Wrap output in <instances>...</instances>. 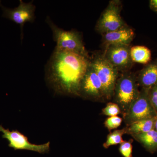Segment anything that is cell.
Returning <instances> with one entry per match:
<instances>
[{
	"label": "cell",
	"instance_id": "cell-5",
	"mask_svg": "<svg viewBox=\"0 0 157 157\" xmlns=\"http://www.w3.org/2000/svg\"><path fill=\"white\" fill-rule=\"evenodd\" d=\"M150 89L141 88L138 98L132 103L126 114L123 116V120L127 126L137 121L156 117L157 112L149 97Z\"/></svg>",
	"mask_w": 157,
	"mask_h": 157
},
{
	"label": "cell",
	"instance_id": "cell-4",
	"mask_svg": "<svg viewBox=\"0 0 157 157\" xmlns=\"http://www.w3.org/2000/svg\"><path fill=\"white\" fill-rule=\"evenodd\" d=\"M90 63L103 86L105 100H111L119 72L106 59L103 53L93 55Z\"/></svg>",
	"mask_w": 157,
	"mask_h": 157
},
{
	"label": "cell",
	"instance_id": "cell-1",
	"mask_svg": "<svg viewBox=\"0 0 157 157\" xmlns=\"http://www.w3.org/2000/svg\"><path fill=\"white\" fill-rule=\"evenodd\" d=\"M90 64V57L55 50L46 67V76L58 92L79 96L82 80Z\"/></svg>",
	"mask_w": 157,
	"mask_h": 157
},
{
	"label": "cell",
	"instance_id": "cell-14",
	"mask_svg": "<svg viewBox=\"0 0 157 157\" xmlns=\"http://www.w3.org/2000/svg\"><path fill=\"white\" fill-rule=\"evenodd\" d=\"M156 117L153 118L142 120L131 124L125 127L126 134L137 135L149 132L155 129Z\"/></svg>",
	"mask_w": 157,
	"mask_h": 157
},
{
	"label": "cell",
	"instance_id": "cell-18",
	"mask_svg": "<svg viewBox=\"0 0 157 157\" xmlns=\"http://www.w3.org/2000/svg\"><path fill=\"white\" fill-rule=\"evenodd\" d=\"M133 140H124L120 145L119 151L124 157H133Z\"/></svg>",
	"mask_w": 157,
	"mask_h": 157
},
{
	"label": "cell",
	"instance_id": "cell-6",
	"mask_svg": "<svg viewBox=\"0 0 157 157\" xmlns=\"http://www.w3.org/2000/svg\"><path fill=\"white\" fill-rule=\"evenodd\" d=\"M122 5L120 1L109 2L96 25V30L103 34L117 30L127 26L121 15Z\"/></svg>",
	"mask_w": 157,
	"mask_h": 157
},
{
	"label": "cell",
	"instance_id": "cell-3",
	"mask_svg": "<svg viewBox=\"0 0 157 157\" xmlns=\"http://www.w3.org/2000/svg\"><path fill=\"white\" fill-rule=\"evenodd\" d=\"M46 22L51 29L54 40L56 43L55 50L70 52L90 57L79 33L74 30L65 31L60 28L48 16L46 17Z\"/></svg>",
	"mask_w": 157,
	"mask_h": 157
},
{
	"label": "cell",
	"instance_id": "cell-19",
	"mask_svg": "<svg viewBox=\"0 0 157 157\" xmlns=\"http://www.w3.org/2000/svg\"><path fill=\"white\" fill-rule=\"evenodd\" d=\"M123 119L120 117H110L107 118L104 123V126L110 132L111 130L117 128L120 126L123 121Z\"/></svg>",
	"mask_w": 157,
	"mask_h": 157
},
{
	"label": "cell",
	"instance_id": "cell-22",
	"mask_svg": "<svg viewBox=\"0 0 157 157\" xmlns=\"http://www.w3.org/2000/svg\"><path fill=\"white\" fill-rule=\"evenodd\" d=\"M154 129L157 132V116L156 117L155 121Z\"/></svg>",
	"mask_w": 157,
	"mask_h": 157
},
{
	"label": "cell",
	"instance_id": "cell-17",
	"mask_svg": "<svg viewBox=\"0 0 157 157\" xmlns=\"http://www.w3.org/2000/svg\"><path fill=\"white\" fill-rule=\"evenodd\" d=\"M102 113L104 115L110 117L116 116L121 113L118 105L113 102L107 103L106 107L102 109Z\"/></svg>",
	"mask_w": 157,
	"mask_h": 157
},
{
	"label": "cell",
	"instance_id": "cell-9",
	"mask_svg": "<svg viewBox=\"0 0 157 157\" xmlns=\"http://www.w3.org/2000/svg\"><path fill=\"white\" fill-rule=\"evenodd\" d=\"M0 132L3 133L2 137L9 141V146L15 150H26L43 154L48 152L50 148V142L42 144L31 143L28 138L17 130L9 131L0 124Z\"/></svg>",
	"mask_w": 157,
	"mask_h": 157
},
{
	"label": "cell",
	"instance_id": "cell-13",
	"mask_svg": "<svg viewBox=\"0 0 157 157\" xmlns=\"http://www.w3.org/2000/svg\"><path fill=\"white\" fill-rule=\"evenodd\" d=\"M131 136L147 151L151 153L157 151V132L155 129L146 133Z\"/></svg>",
	"mask_w": 157,
	"mask_h": 157
},
{
	"label": "cell",
	"instance_id": "cell-20",
	"mask_svg": "<svg viewBox=\"0 0 157 157\" xmlns=\"http://www.w3.org/2000/svg\"><path fill=\"white\" fill-rule=\"evenodd\" d=\"M149 97L152 105L157 113V84L150 89Z\"/></svg>",
	"mask_w": 157,
	"mask_h": 157
},
{
	"label": "cell",
	"instance_id": "cell-8",
	"mask_svg": "<svg viewBox=\"0 0 157 157\" xmlns=\"http://www.w3.org/2000/svg\"><path fill=\"white\" fill-rule=\"evenodd\" d=\"M130 45H110L105 48L103 54L106 59L119 72H128L134 62L131 56Z\"/></svg>",
	"mask_w": 157,
	"mask_h": 157
},
{
	"label": "cell",
	"instance_id": "cell-2",
	"mask_svg": "<svg viewBox=\"0 0 157 157\" xmlns=\"http://www.w3.org/2000/svg\"><path fill=\"white\" fill-rule=\"evenodd\" d=\"M137 75L128 72L122 73L119 76L113 91V103L120 108L123 116L128 111L132 103L140 94Z\"/></svg>",
	"mask_w": 157,
	"mask_h": 157
},
{
	"label": "cell",
	"instance_id": "cell-16",
	"mask_svg": "<svg viewBox=\"0 0 157 157\" xmlns=\"http://www.w3.org/2000/svg\"><path fill=\"white\" fill-rule=\"evenodd\" d=\"M125 127L120 130H116L107 135L106 141L103 144L104 148L107 149L113 145L120 144L124 141L123 136L126 134Z\"/></svg>",
	"mask_w": 157,
	"mask_h": 157
},
{
	"label": "cell",
	"instance_id": "cell-15",
	"mask_svg": "<svg viewBox=\"0 0 157 157\" xmlns=\"http://www.w3.org/2000/svg\"><path fill=\"white\" fill-rule=\"evenodd\" d=\"M131 56L134 63L147 65L151 61V51L147 47L142 45L131 47Z\"/></svg>",
	"mask_w": 157,
	"mask_h": 157
},
{
	"label": "cell",
	"instance_id": "cell-10",
	"mask_svg": "<svg viewBox=\"0 0 157 157\" xmlns=\"http://www.w3.org/2000/svg\"><path fill=\"white\" fill-rule=\"evenodd\" d=\"M19 5L17 8L9 9L0 5L3 11L2 16L19 25L21 28V38L23 36V28L27 22H33L35 19V12L36 6L33 4V1L25 3L20 0Z\"/></svg>",
	"mask_w": 157,
	"mask_h": 157
},
{
	"label": "cell",
	"instance_id": "cell-21",
	"mask_svg": "<svg viewBox=\"0 0 157 157\" xmlns=\"http://www.w3.org/2000/svg\"><path fill=\"white\" fill-rule=\"evenodd\" d=\"M151 9L157 13V0H151L149 2Z\"/></svg>",
	"mask_w": 157,
	"mask_h": 157
},
{
	"label": "cell",
	"instance_id": "cell-11",
	"mask_svg": "<svg viewBox=\"0 0 157 157\" xmlns=\"http://www.w3.org/2000/svg\"><path fill=\"white\" fill-rule=\"evenodd\" d=\"M102 36L105 48L110 45H130L135 37V32L127 25L117 30L103 34Z\"/></svg>",
	"mask_w": 157,
	"mask_h": 157
},
{
	"label": "cell",
	"instance_id": "cell-12",
	"mask_svg": "<svg viewBox=\"0 0 157 157\" xmlns=\"http://www.w3.org/2000/svg\"><path fill=\"white\" fill-rule=\"evenodd\" d=\"M137 80L141 88L151 89L157 84V58L138 72Z\"/></svg>",
	"mask_w": 157,
	"mask_h": 157
},
{
	"label": "cell",
	"instance_id": "cell-7",
	"mask_svg": "<svg viewBox=\"0 0 157 157\" xmlns=\"http://www.w3.org/2000/svg\"><path fill=\"white\" fill-rule=\"evenodd\" d=\"M79 96L94 101H105L103 86L91 63L82 80Z\"/></svg>",
	"mask_w": 157,
	"mask_h": 157
}]
</instances>
